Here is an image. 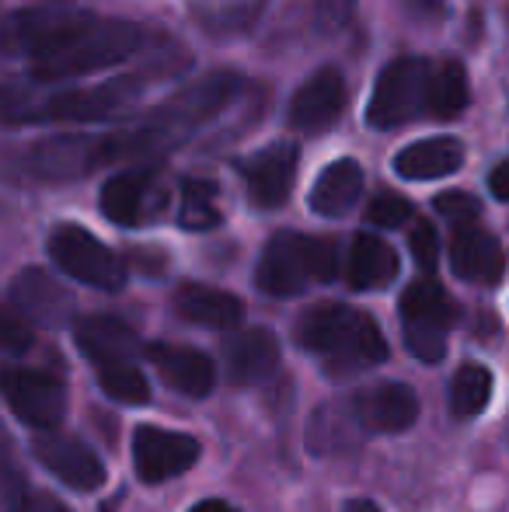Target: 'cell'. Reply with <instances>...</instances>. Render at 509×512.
<instances>
[{
    "label": "cell",
    "instance_id": "6da1fadb",
    "mask_svg": "<svg viewBox=\"0 0 509 512\" xmlns=\"http://www.w3.org/2000/svg\"><path fill=\"white\" fill-rule=\"evenodd\" d=\"M143 91V77L129 74L95 88H63V84L0 81V122L4 126H49V122H102L119 115Z\"/></svg>",
    "mask_w": 509,
    "mask_h": 512
},
{
    "label": "cell",
    "instance_id": "7a4b0ae2",
    "mask_svg": "<svg viewBox=\"0 0 509 512\" xmlns=\"http://www.w3.org/2000/svg\"><path fill=\"white\" fill-rule=\"evenodd\" d=\"M300 349L318 356L332 373L374 370L387 359V338L381 324L349 304H314L300 314L293 328Z\"/></svg>",
    "mask_w": 509,
    "mask_h": 512
},
{
    "label": "cell",
    "instance_id": "3957f363",
    "mask_svg": "<svg viewBox=\"0 0 509 512\" xmlns=\"http://www.w3.org/2000/svg\"><path fill=\"white\" fill-rule=\"evenodd\" d=\"M140 46H143L140 25L123 18H98V14H91V21L74 39L63 42L56 53L35 60L28 77H35L39 84L81 81V77L102 74V70L126 63Z\"/></svg>",
    "mask_w": 509,
    "mask_h": 512
},
{
    "label": "cell",
    "instance_id": "277c9868",
    "mask_svg": "<svg viewBox=\"0 0 509 512\" xmlns=\"http://www.w3.org/2000/svg\"><path fill=\"white\" fill-rule=\"evenodd\" d=\"M339 244L332 237H307V234H283L269 237L255 269V283L265 297L290 300L318 283H332L339 276Z\"/></svg>",
    "mask_w": 509,
    "mask_h": 512
},
{
    "label": "cell",
    "instance_id": "5b68a950",
    "mask_svg": "<svg viewBox=\"0 0 509 512\" xmlns=\"http://www.w3.org/2000/svg\"><path fill=\"white\" fill-rule=\"evenodd\" d=\"M241 88H245V81H241L238 74H231V70L196 77L192 84L178 88L161 108H154L147 122L164 140L175 143V140H182L185 133H196L199 126L217 119V115L241 95Z\"/></svg>",
    "mask_w": 509,
    "mask_h": 512
},
{
    "label": "cell",
    "instance_id": "8992f818",
    "mask_svg": "<svg viewBox=\"0 0 509 512\" xmlns=\"http://www.w3.org/2000/svg\"><path fill=\"white\" fill-rule=\"evenodd\" d=\"M461 310L450 300L436 279H415L401 293V324H405V345L422 363H440L447 352V335L457 324Z\"/></svg>",
    "mask_w": 509,
    "mask_h": 512
},
{
    "label": "cell",
    "instance_id": "52a82bcc",
    "mask_svg": "<svg viewBox=\"0 0 509 512\" xmlns=\"http://www.w3.org/2000/svg\"><path fill=\"white\" fill-rule=\"evenodd\" d=\"M88 21V11H70V7H21V11L0 18V53L28 56L35 63L42 56L56 53L67 39H74Z\"/></svg>",
    "mask_w": 509,
    "mask_h": 512
},
{
    "label": "cell",
    "instance_id": "ba28073f",
    "mask_svg": "<svg viewBox=\"0 0 509 512\" xmlns=\"http://www.w3.org/2000/svg\"><path fill=\"white\" fill-rule=\"evenodd\" d=\"M49 258L63 276L77 279L84 286H95V290H123L126 286V262L112 248H105L91 230L77 227V223H60V227L49 234Z\"/></svg>",
    "mask_w": 509,
    "mask_h": 512
},
{
    "label": "cell",
    "instance_id": "9c48e42d",
    "mask_svg": "<svg viewBox=\"0 0 509 512\" xmlns=\"http://www.w3.org/2000/svg\"><path fill=\"white\" fill-rule=\"evenodd\" d=\"M429 70L433 63L422 56H401L387 63L377 74L374 95L367 105V122L374 129H398L405 122L426 115V95H429Z\"/></svg>",
    "mask_w": 509,
    "mask_h": 512
},
{
    "label": "cell",
    "instance_id": "30bf717a",
    "mask_svg": "<svg viewBox=\"0 0 509 512\" xmlns=\"http://www.w3.org/2000/svg\"><path fill=\"white\" fill-rule=\"evenodd\" d=\"M0 394L7 408L32 429H56L67 415V387L60 377L35 366H0Z\"/></svg>",
    "mask_w": 509,
    "mask_h": 512
},
{
    "label": "cell",
    "instance_id": "8fae6325",
    "mask_svg": "<svg viewBox=\"0 0 509 512\" xmlns=\"http://www.w3.org/2000/svg\"><path fill=\"white\" fill-rule=\"evenodd\" d=\"M203 453L196 436L175 429H161V425H140L133 436V464L147 485L157 481H171L178 474L192 471Z\"/></svg>",
    "mask_w": 509,
    "mask_h": 512
},
{
    "label": "cell",
    "instance_id": "7c38bea8",
    "mask_svg": "<svg viewBox=\"0 0 509 512\" xmlns=\"http://www.w3.org/2000/svg\"><path fill=\"white\" fill-rule=\"evenodd\" d=\"M98 168H105L102 136L60 133L46 136L28 150V171L39 182H74V178H84Z\"/></svg>",
    "mask_w": 509,
    "mask_h": 512
},
{
    "label": "cell",
    "instance_id": "4fadbf2b",
    "mask_svg": "<svg viewBox=\"0 0 509 512\" xmlns=\"http://www.w3.org/2000/svg\"><path fill=\"white\" fill-rule=\"evenodd\" d=\"M32 453L53 478H60L63 485L77 488V492H98L105 485V464L84 439L67 436V432L46 429L35 436Z\"/></svg>",
    "mask_w": 509,
    "mask_h": 512
},
{
    "label": "cell",
    "instance_id": "5bb4252c",
    "mask_svg": "<svg viewBox=\"0 0 509 512\" xmlns=\"http://www.w3.org/2000/svg\"><path fill=\"white\" fill-rule=\"evenodd\" d=\"M297 164L300 150L297 143H269V147L255 150L248 161H241V182L258 209H279L290 199L293 182H297Z\"/></svg>",
    "mask_w": 509,
    "mask_h": 512
},
{
    "label": "cell",
    "instance_id": "9a60e30c",
    "mask_svg": "<svg viewBox=\"0 0 509 512\" xmlns=\"http://www.w3.org/2000/svg\"><path fill=\"white\" fill-rule=\"evenodd\" d=\"M342 108H346V81H342V74L335 67H321L311 77H304L300 88L293 91L286 122L297 133L314 136L332 129L339 122Z\"/></svg>",
    "mask_w": 509,
    "mask_h": 512
},
{
    "label": "cell",
    "instance_id": "2e32d148",
    "mask_svg": "<svg viewBox=\"0 0 509 512\" xmlns=\"http://www.w3.org/2000/svg\"><path fill=\"white\" fill-rule=\"evenodd\" d=\"M11 304L39 328H63L74 321V297L46 269H21L11 283Z\"/></svg>",
    "mask_w": 509,
    "mask_h": 512
},
{
    "label": "cell",
    "instance_id": "e0dca14e",
    "mask_svg": "<svg viewBox=\"0 0 509 512\" xmlns=\"http://www.w3.org/2000/svg\"><path fill=\"white\" fill-rule=\"evenodd\" d=\"M102 213L119 227H140L157 213V171L154 164H133V168L112 175L102 185Z\"/></svg>",
    "mask_w": 509,
    "mask_h": 512
},
{
    "label": "cell",
    "instance_id": "ac0fdd59",
    "mask_svg": "<svg viewBox=\"0 0 509 512\" xmlns=\"http://www.w3.org/2000/svg\"><path fill=\"white\" fill-rule=\"evenodd\" d=\"M450 269L475 286H496L506 272V251L478 223H457L450 237Z\"/></svg>",
    "mask_w": 509,
    "mask_h": 512
},
{
    "label": "cell",
    "instance_id": "d6986e66",
    "mask_svg": "<svg viewBox=\"0 0 509 512\" xmlns=\"http://www.w3.org/2000/svg\"><path fill=\"white\" fill-rule=\"evenodd\" d=\"M147 359L161 373L164 384L182 398H206L217 387V363L192 345L154 342L147 345Z\"/></svg>",
    "mask_w": 509,
    "mask_h": 512
},
{
    "label": "cell",
    "instance_id": "ffe728a7",
    "mask_svg": "<svg viewBox=\"0 0 509 512\" xmlns=\"http://www.w3.org/2000/svg\"><path fill=\"white\" fill-rule=\"evenodd\" d=\"M349 401L363 432H405L419 418V398L408 384H377Z\"/></svg>",
    "mask_w": 509,
    "mask_h": 512
},
{
    "label": "cell",
    "instance_id": "44dd1931",
    "mask_svg": "<svg viewBox=\"0 0 509 512\" xmlns=\"http://www.w3.org/2000/svg\"><path fill=\"white\" fill-rule=\"evenodd\" d=\"M227 380L238 387L262 384L272 370L279 366V342L265 328H241L227 338L224 345Z\"/></svg>",
    "mask_w": 509,
    "mask_h": 512
},
{
    "label": "cell",
    "instance_id": "7402d4cb",
    "mask_svg": "<svg viewBox=\"0 0 509 512\" xmlns=\"http://www.w3.org/2000/svg\"><path fill=\"white\" fill-rule=\"evenodd\" d=\"M74 338H77V345H81V352L95 366L119 363V359H136V352H140L136 331L129 328L123 317H112V314L74 317Z\"/></svg>",
    "mask_w": 509,
    "mask_h": 512
},
{
    "label": "cell",
    "instance_id": "603a6c76",
    "mask_svg": "<svg viewBox=\"0 0 509 512\" xmlns=\"http://www.w3.org/2000/svg\"><path fill=\"white\" fill-rule=\"evenodd\" d=\"M464 164V143L457 136H429L415 140L405 150L394 154V171L408 182H433L461 171Z\"/></svg>",
    "mask_w": 509,
    "mask_h": 512
},
{
    "label": "cell",
    "instance_id": "cb8c5ba5",
    "mask_svg": "<svg viewBox=\"0 0 509 512\" xmlns=\"http://www.w3.org/2000/svg\"><path fill=\"white\" fill-rule=\"evenodd\" d=\"M342 269L353 290H384L398 276V251L377 234H356Z\"/></svg>",
    "mask_w": 509,
    "mask_h": 512
},
{
    "label": "cell",
    "instance_id": "d4e9b609",
    "mask_svg": "<svg viewBox=\"0 0 509 512\" xmlns=\"http://www.w3.org/2000/svg\"><path fill=\"white\" fill-rule=\"evenodd\" d=\"M175 314L199 328H234L241 321V300L206 283H182L175 290Z\"/></svg>",
    "mask_w": 509,
    "mask_h": 512
},
{
    "label": "cell",
    "instance_id": "484cf974",
    "mask_svg": "<svg viewBox=\"0 0 509 512\" xmlns=\"http://www.w3.org/2000/svg\"><path fill=\"white\" fill-rule=\"evenodd\" d=\"M363 185H367V178H363L360 164L349 161V157L332 161L318 175V182H314L311 209L318 216H328V220H339V216L356 209V203H360V196H363Z\"/></svg>",
    "mask_w": 509,
    "mask_h": 512
},
{
    "label": "cell",
    "instance_id": "4316f807",
    "mask_svg": "<svg viewBox=\"0 0 509 512\" xmlns=\"http://www.w3.org/2000/svg\"><path fill=\"white\" fill-rule=\"evenodd\" d=\"M468 70L461 60H440L429 70V95L426 115L429 119H457L468 108Z\"/></svg>",
    "mask_w": 509,
    "mask_h": 512
},
{
    "label": "cell",
    "instance_id": "83f0119b",
    "mask_svg": "<svg viewBox=\"0 0 509 512\" xmlns=\"http://www.w3.org/2000/svg\"><path fill=\"white\" fill-rule=\"evenodd\" d=\"M220 189L206 178H189L182 182V199H178V223L185 230H213L220 227Z\"/></svg>",
    "mask_w": 509,
    "mask_h": 512
},
{
    "label": "cell",
    "instance_id": "f1b7e54d",
    "mask_svg": "<svg viewBox=\"0 0 509 512\" xmlns=\"http://www.w3.org/2000/svg\"><path fill=\"white\" fill-rule=\"evenodd\" d=\"M363 432L360 418L353 411V401H332V405H321L311 425L314 450H342L349 439H356Z\"/></svg>",
    "mask_w": 509,
    "mask_h": 512
},
{
    "label": "cell",
    "instance_id": "f546056e",
    "mask_svg": "<svg viewBox=\"0 0 509 512\" xmlns=\"http://www.w3.org/2000/svg\"><path fill=\"white\" fill-rule=\"evenodd\" d=\"M492 398V373L478 363H468L454 373L450 380V411L457 418H475L482 415Z\"/></svg>",
    "mask_w": 509,
    "mask_h": 512
},
{
    "label": "cell",
    "instance_id": "4dcf8cb0",
    "mask_svg": "<svg viewBox=\"0 0 509 512\" xmlns=\"http://www.w3.org/2000/svg\"><path fill=\"white\" fill-rule=\"evenodd\" d=\"M98 370V387L109 394L119 405H143L150 401V384L140 370H136L133 359H119V363H102Z\"/></svg>",
    "mask_w": 509,
    "mask_h": 512
},
{
    "label": "cell",
    "instance_id": "1f68e13d",
    "mask_svg": "<svg viewBox=\"0 0 509 512\" xmlns=\"http://www.w3.org/2000/svg\"><path fill=\"white\" fill-rule=\"evenodd\" d=\"M28 502L25 474L14 464V453L7 446V436L0 432V512H21Z\"/></svg>",
    "mask_w": 509,
    "mask_h": 512
},
{
    "label": "cell",
    "instance_id": "d6a6232c",
    "mask_svg": "<svg viewBox=\"0 0 509 512\" xmlns=\"http://www.w3.org/2000/svg\"><path fill=\"white\" fill-rule=\"evenodd\" d=\"M412 216H415L412 203H408L405 196H398V192H377L367 206V220L374 223V227H384V230L405 227Z\"/></svg>",
    "mask_w": 509,
    "mask_h": 512
},
{
    "label": "cell",
    "instance_id": "836d02e7",
    "mask_svg": "<svg viewBox=\"0 0 509 512\" xmlns=\"http://www.w3.org/2000/svg\"><path fill=\"white\" fill-rule=\"evenodd\" d=\"M408 251H412L415 265L422 272H433L436 262H440V237H436L433 223L429 220H415L412 230H408Z\"/></svg>",
    "mask_w": 509,
    "mask_h": 512
},
{
    "label": "cell",
    "instance_id": "e575fe53",
    "mask_svg": "<svg viewBox=\"0 0 509 512\" xmlns=\"http://www.w3.org/2000/svg\"><path fill=\"white\" fill-rule=\"evenodd\" d=\"M32 345V321L18 307H0V349L25 352Z\"/></svg>",
    "mask_w": 509,
    "mask_h": 512
},
{
    "label": "cell",
    "instance_id": "d590c367",
    "mask_svg": "<svg viewBox=\"0 0 509 512\" xmlns=\"http://www.w3.org/2000/svg\"><path fill=\"white\" fill-rule=\"evenodd\" d=\"M436 213L447 216L457 227V223H475L482 206H478V199L471 196V192H440V196H436Z\"/></svg>",
    "mask_w": 509,
    "mask_h": 512
},
{
    "label": "cell",
    "instance_id": "8d00e7d4",
    "mask_svg": "<svg viewBox=\"0 0 509 512\" xmlns=\"http://www.w3.org/2000/svg\"><path fill=\"white\" fill-rule=\"evenodd\" d=\"M356 0H314V21L325 35H335L353 21Z\"/></svg>",
    "mask_w": 509,
    "mask_h": 512
},
{
    "label": "cell",
    "instance_id": "74e56055",
    "mask_svg": "<svg viewBox=\"0 0 509 512\" xmlns=\"http://www.w3.org/2000/svg\"><path fill=\"white\" fill-rule=\"evenodd\" d=\"M21 512H74V509H70L67 502L56 499V495H49V492H32Z\"/></svg>",
    "mask_w": 509,
    "mask_h": 512
},
{
    "label": "cell",
    "instance_id": "f35d334b",
    "mask_svg": "<svg viewBox=\"0 0 509 512\" xmlns=\"http://www.w3.org/2000/svg\"><path fill=\"white\" fill-rule=\"evenodd\" d=\"M489 192L499 199V203H509V157H506V161H499L496 168H492V175H489Z\"/></svg>",
    "mask_w": 509,
    "mask_h": 512
},
{
    "label": "cell",
    "instance_id": "ab89813d",
    "mask_svg": "<svg viewBox=\"0 0 509 512\" xmlns=\"http://www.w3.org/2000/svg\"><path fill=\"white\" fill-rule=\"evenodd\" d=\"M408 7L415 14H422V18H436L443 11V0H408Z\"/></svg>",
    "mask_w": 509,
    "mask_h": 512
},
{
    "label": "cell",
    "instance_id": "60d3db41",
    "mask_svg": "<svg viewBox=\"0 0 509 512\" xmlns=\"http://www.w3.org/2000/svg\"><path fill=\"white\" fill-rule=\"evenodd\" d=\"M189 512H238L231 506V502H224V499H203L199 506H192Z\"/></svg>",
    "mask_w": 509,
    "mask_h": 512
},
{
    "label": "cell",
    "instance_id": "b9f144b4",
    "mask_svg": "<svg viewBox=\"0 0 509 512\" xmlns=\"http://www.w3.org/2000/svg\"><path fill=\"white\" fill-rule=\"evenodd\" d=\"M342 512H381V509H377L374 502H367V499H356V502H349Z\"/></svg>",
    "mask_w": 509,
    "mask_h": 512
}]
</instances>
